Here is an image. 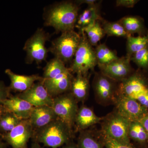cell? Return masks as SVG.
Segmentation results:
<instances>
[{"label":"cell","mask_w":148,"mask_h":148,"mask_svg":"<svg viewBox=\"0 0 148 148\" xmlns=\"http://www.w3.org/2000/svg\"><path fill=\"white\" fill-rule=\"evenodd\" d=\"M119 22L122 25L128 36L135 34H140L144 29L142 21L135 16H125Z\"/></svg>","instance_id":"4316f807"},{"label":"cell","mask_w":148,"mask_h":148,"mask_svg":"<svg viewBox=\"0 0 148 148\" xmlns=\"http://www.w3.org/2000/svg\"><path fill=\"white\" fill-rule=\"evenodd\" d=\"M103 137V144L106 148H135L131 144L126 145L119 143L104 135Z\"/></svg>","instance_id":"4dcf8cb0"},{"label":"cell","mask_w":148,"mask_h":148,"mask_svg":"<svg viewBox=\"0 0 148 148\" xmlns=\"http://www.w3.org/2000/svg\"><path fill=\"white\" fill-rule=\"evenodd\" d=\"M81 40V36L74 30L66 31L53 41L49 50L65 64L74 58Z\"/></svg>","instance_id":"277c9868"},{"label":"cell","mask_w":148,"mask_h":148,"mask_svg":"<svg viewBox=\"0 0 148 148\" xmlns=\"http://www.w3.org/2000/svg\"><path fill=\"white\" fill-rule=\"evenodd\" d=\"M62 148H78V147L77 144L70 142V143L66 144V145Z\"/></svg>","instance_id":"8d00e7d4"},{"label":"cell","mask_w":148,"mask_h":148,"mask_svg":"<svg viewBox=\"0 0 148 148\" xmlns=\"http://www.w3.org/2000/svg\"><path fill=\"white\" fill-rule=\"evenodd\" d=\"M131 122L115 112L109 116L103 125V135L119 143L131 144L128 130Z\"/></svg>","instance_id":"52a82bcc"},{"label":"cell","mask_w":148,"mask_h":148,"mask_svg":"<svg viewBox=\"0 0 148 148\" xmlns=\"http://www.w3.org/2000/svg\"><path fill=\"white\" fill-rule=\"evenodd\" d=\"M130 61L135 63L139 67L143 69L148 68V47L139 51L133 54Z\"/></svg>","instance_id":"f546056e"},{"label":"cell","mask_w":148,"mask_h":148,"mask_svg":"<svg viewBox=\"0 0 148 148\" xmlns=\"http://www.w3.org/2000/svg\"><path fill=\"white\" fill-rule=\"evenodd\" d=\"M81 32V40L75 53L73 63L69 68L70 71L86 76L90 71L98 65L95 51L88 42L85 34Z\"/></svg>","instance_id":"3957f363"},{"label":"cell","mask_w":148,"mask_h":148,"mask_svg":"<svg viewBox=\"0 0 148 148\" xmlns=\"http://www.w3.org/2000/svg\"><path fill=\"white\" fill-rule=\"evenodd\" d=\"M73 131L57 118L42 128L34 130V142L42 143L51 148H58L68 144L73 137Z\"/></svg>","instance_id":"7a4b0ae2"},{"label":"cell","mask_w":148,"mask_h":148,"mask_svg":"<svg viewBox=\"0 0 148 148\" xmlns=\"http://www.w3.org/2000/svg\"><path fill=\"white\" fill-rule=\"evenodd\" d=\"M5 73L10 79L11 83L9 86L11 91L22 92L26 91L32 87L37 81H41L42 77L38 75H23L14 73L10 69H7Z\"/></svg>","instance_id":"e0dca14e"},{"label":"cell","mask_w":148,"mask_h":148,"mask_svg":"<svg viewBox=\"0 0 148 148\" xmlns=\"http://www.w3.org/2000/svg\"><path fill=\"white\" fill-rule=\"evenodd\" d=\"M2 105L5 111L12 113L22 120L29 119L34 108L17 95H11L3 102Z\"/></svg>","instance_id":"9a60e30c"},{"label":"cell","mask_w":148,"mask_h":148,"mask_svg":"<svg viewBox=\"0 0 148 148\" xmlns=\"http://www.w3.org/2000/svg\"><path fill=\"white\" fill-rule=\"evenodd\" d=\"M95 51L98 65H106L119 58L114 51L104 44L97 45Z\"/></svg>","instance_id":"83f0119b"},{"label":"cell","mask_w":148,"mask_h":148,"mask_svg":"<svg viewBox=\"0 0 148 148\" xmlns=\"http://www.w3.org/2000/svg\"><path fill=\"white\" fill-rule=\"evenodd\" d=\"M81 31L84 32L90 44L94 46L98 45V42L106 35L99 21H95Z\"/></svg>","instance_id":"cb8c5ba5"},{"label":"cell","mask_w":148,"mask_h":148,"mask_svg":"<svg viewBox=\"0 0 148 148\" xmlns=\"http://www.w3.org/2000/svg\"><path fill=\"white\" fill-rule=\"evenodd\" d=\"M112 81L102 73L95 78L93 87L95 96L100 103L106 104L114 101L116 91Z\"/></svg>","instance_id":"5bb4252c"},{"label":"cell","mask_w":148,"mask_h":148,"mask_svg":"<svg viewBox=\"0 0 148 148\" xmlns=\"http://www.w3.org/2000/svg\"><path fill=\"white\" fill-rule=\"evenodd\" d=\"M143 125L147 132L148 143V113L139 121Z\"/></svg>","instance_id":"e575fe53"},{"label":"cell","mask_w":148,"mask_h":148,"mask_svg":"<svg viewBox=\"0 0 148 148\" xmlns=\"http://www.w3.org/2000/svg\"><path fill=\"white\" fill-rule=\"evenodd\" d=\"M34 130L29 120H22L10 132L0 135L1 138L12 148H28L29 139L33 137Z\"/></svg>","instance_id":"9c48e42d"},{"label":"cell","mask_w":148,"mask_h":148,"mask_svg":"<svg viewBox=\"0 0 148 148\" xmlns=\"http://www.w3.org/2000/svg\"><path fill=\"white\" fill-rule=\"evenodd\" d=\"M101 19L98 4L89 5L78 17L75 27L81 30Z\"/></svg>","instance_id":"ffe728a7"},{"label":"cell","mask_w":148,"mask_h":148,"mask_svg":"<svg viewBox=\"0 0 148 148\" xmlns=\"http://www.w3.org/2000/svg\"><path fill=\"white\" fill-rule=\"evenodd\" d=\"M128 136L141 146L148 143L147 135L145 128L139 121L131 122L128 130Z\"/></svg>","instance_id":"603a6c76"},{"label":"cell","mask_w":148,"mask_h":148,"mask_svg":"<svg viewBox=\"0 0 148 148\" xmlns=\"http://www.w3.org/2000/svg\"><path fill=\"white\" fill-rule=\"evenodd\" d=\"M105 34L108 36H128L127 32L119 22H106L103 27Z\"/></svg>","instance_id":"f1b7e54d"},{"label":"cell","mask_w":148,"mask_h":148,"mask_svg":"<svg viewBox=\"0 0 148 148\" xmlns=\"http://www.w3.org/2000/svg\"><path fill=\"white\" fill-rule=\"evenodd\" d=\"M78 7L71 2H64L48 11L45 26L53 27L57 32L73 30L78 17Z\"/></svg>","instance_id":"6da1fadb"},{"label":"cell","mask_w":148,"mask_h":148,"mask_svg":"<svg viewBox=\"0 0 148 148\" xmlns=\"http://www.w3.org/2000/svg\"><path fill=\"white\" fill-rule=\"evenodd\" d=\"M57 118L52 107L43 106L34 107L29 120L35 130L45 127Z\"/></svg>","instance_id":"2e32d148"},{"label":"cell","mask_w":148,"mask_h":148,"mask_svg":"<svg viewBox=\"0 0 148 148\" xmlns=\"http://www.w3.org/2000/svg\"><path fill=\"white\" fill-rule=\"evenodd\" d=\"M77 3L78 4L81 5L82 4H86L88 5H92L97 3V1L96 0H80V1H77Z\"/></svg>","instance_id":"d590c367"},{"label":"cell","mask_w":148,"mask_h":148,"mask_svg":"<svg viewBox=\"0 0 148 148\" xmlns=\"http://www.w3.org/2000/svg\"><path fill=\"white\" fill-rule=\"evenodd\" d=\"M78 148H104L103 140H100L92 132L87 130L80 131L78 139Z\"/></svg>","instance_id":"7402d4cb"},{"label":"cell","mask_w":148,"mask_h":148,"mask_svg":"<svg viewBox=\"0 0 148 148\" xmlns=\"http://www.w3.org/2000/svg\"><path fill=\"white\" fill-rule=\"evenodd\" d=\"M127 56L130 58L132 56L139 51L148 47V35L127 38Z\"/></svg>","instance_id":"d4e9b609"},{"label":"cell","mask_w":148,"mask_h":148,"mask_svg":"<svg viewBox=\"0 0 148 148\" xmlns=\"http://www.w3.org/2000/svg\"><path fill=\"white\" fill-rule=\"evenodd\" d=\"M73 79L71 72L69 70L52 79H43L42 82L49 95L54 98L70 91Z\"/></svg>","instance_id":"4fadbf2b"},{"label":"cell","mask_w":148,"mask_h":148,"mask_svg":"<svg viewBox=\"0 0 148 148\" xmlns=\"http://www.w3.org/2000/svg\"><path fill=\"white\" fill-rule=\"evenodd\" d=\"M7 144L3 142L1 139H0V148H6Z\"/></svg>","instance_id":"f35d334b"},{"label":"cell","mask_w":148,"mask_h":148,"mask_svg":"<svg viewBox=\"0 0 148 148\" xmlns=\"http://www.w3.org/2000/svg\"><path fill=\"white\" fill-rule=\"evenodd\" d=\"M17 95L34 107H52L53 104V98L49 95L42 81L35 83L28 90Z\"/></svg>","instance_id":"8fae6325"},{"label":"cell","mask_w":148,"mask_h":148,"mask_svg":"<svg viewBox=\"0 0 148 148\" xmlns=\"http://www.w3.org/2000/svg\"><path fill=\"white\" fill-rule=\"evenodd\" d=\"M89 84L86 76L77 74L73 78L71 86V93L77 102H83L87 98L89 92Z\"/></svg>","instance_id":"d6986e66"},{"label":"cell","mask_w":148,"mask_h":148,"mask_svg":"<svg viewBox=\"0 0 148 148\" xmlns=\"http://www.w3.org/2000/svg\"><path fill=\"white\" fill-rule=\"evenodd\" d=\"M135 100L148 110V87L138 95Z\"/></svg>","instance_id":"d6a6232c"},{"label":"cell","mask_w":148,"mask_h":148,"mask_svg":"<svg viewBox=\"0 0 148 148\" xmlns=\"http://www.w3.org/2000/svg\"><path fill=\"white\" fill-rule=\"evenodd\" d=\"M31 148H43L39 143L34 142V143L32 144V147Z\"/></svg>","instance_id":"74e56055"},{"label":"cell","mask_w":148,"mask_h":148,"mask_svg":"<svg viewBox=\"0 0 148 148\" xmlns=\"http://www.w3.org/2000/svg\"><path fill=\"white\" fill-rule=\"evenodd\" d=\"M11 90L9 87H7L2 82H0V105L10 97Z\"/></svg>","instance_id":"1f68e13d"},{"label":"cell","mask_w":148,"mask_h":148,"mask_svg":"<svg viewBox=\"0 0 148 148\" xmlns=\"http://www.w3.org/2000/svg\"><path fill=\"white\" fill-rule=\"evenodd\" d=\"M130 58L127 56L119 58L106 65L98 64L102 74L114 81H122L130 76Z\"/></svg>","instance_id":"30bf717a"},{"label":"cell","mask_w":148,"mask_h":148,"mask_svg":"<svg viewBox=\"0 0 148 148\" xmlns=\"http://www.w3.org/2000/svg\"><path fill=\"white\" fill-rule=\"evenodd\" d=\"M48 38V35L42 29L38 28L34 34L27 40L23 49L27 54L26 63L32 64L35 62L39 64L45 61L48 50L45 43Z\"/></svg>","instance_id":"8992f818"},{"label":"cell","mask_w":148,"mask_h":148,"mask_svg":"<svg viewBox=\"0 0 148 148\" xmlns=\"http://www.w3.org/2000/svg\"><path fill=\"white\" fill-rule=\"evenodd\" d=\"M69 71V69L66 68L64 62L55 57L47 64L44 70L43 79H52Z\"/></svg>","instance_id":"44dd1931"},{"label":"cell","mask_w":148,"mask_h":148,"mask_svg":"<svg viewBox=\"0 0 148 148\" xmlns=\"http://www.w3.org/2000/svg\"><path fill=\"white\" fill-rule=\"evenodd\" d=\"M102 120L103 118L97 116L90 108L83 106L78 110L74 125L77 131H82L98 123Z\"/></svg>","instance_id":"ac0fdd59"},{"label":"cell","mask_w":148,"mask_h":148,"mask_svg":"<svg viewBox=\"0 0 148 148\" xmlns=\"http://www.w3.org/2000/svg\"><path fill=\"white\" fill-rule=\"evenodd\" d=\"M5 110L2 105H0V117Z\"/></svg>","instance_id":"ab89813d"},{"label":"cell","mask_w":148,"mask_h":148,"mask_svg":"<svg viewBox=\"0 0 148 148\" xmlns=\"http://www.w3.org/2000/svg\"><path fill=\"white\" fill-rule=\"evenodd\" d=\"M114 102L116 112L130 122L139 121L148 113L147 109L133 98L118 95Z\"/></svg>","instance_id":"ba28073f"},{"label":"cell","mask_w":148,"mask_h":148,"mask_svg":"<svg viewBox=\"0 0 148 148\" xmlns=\"http://www.w3.org/2000/svg\"><path fill=\"white\" fill-rule=\"evenodd\" d=\"M52 108L57 118L73 131L79 108L77 102L71 92L53 98Z\"/></svg>","instance_id":"5b68a950"},{"label":"cell","mask_w":148,"mask_h":148,"mask_svg":"<svg viewBox=\"0 0 148 148\" xmlns=\"http://www.w3.org/2000/svg\"><path fill=\"white\" fill-rule=\"evenodd\" d=\"M148 87L145 78L135 74L121 81L119 87V95L135 99L138 95Z\"/></svg>","instance_id":"7c38bea8"},{"label":"cell","mask_w":148,"mask_h":148,"mask_svg":"<svg viewBox=\"0 0 148 148\" xmlns=\"http://www.w3.org/2000/svg\"><path fill=\"white\" fill-rule=\"evenodd\" d=\"M22 120L12 113L5 111L0 117V135L10 132Z\"/></svg>","instance_id":"484cf974"},{"label":"cell","mask_w":148,"mask_h":148,"mask_svg":"<svg viewBox=\"0 0 148 148\" xmlns=\"http://www.w3.org/2000/svg\"><path fill=\"white\" fill-rule=\"evenodd\" d=\"M138 2V1L136 0H117L116 1V6L131 8H133Z\"/></svg>","instance_id":"836d02e7"}]
</instances>
